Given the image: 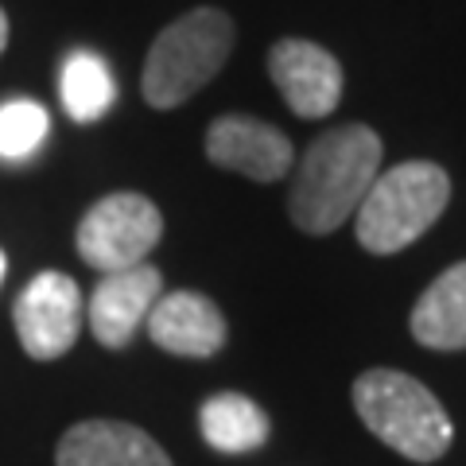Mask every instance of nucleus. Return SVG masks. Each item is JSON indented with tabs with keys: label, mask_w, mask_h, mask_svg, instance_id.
<instances>
[{
	"label": "nucleus",
	"mask_w": 466,
	"mask_h": 466,
	"mask_svg": "<svg viewBox=\"0 0 466 466\" xmlns=\"http://www.w3.org/2000/svg\"><path fill=\"white\" fill-rule=\"evenodd\" d=\"M385 144L370 125H339L311 140L296 167L288 218L303 233H334L358 214L361 198L381 175Z\"/></svg>",
	"instance_id": "f257e3e1"
},
{
	"label": "nucleus",
	"mask_w": 466,
	"mask_h": 466,
	"mask_svg": "<svg viewBox=\"0 0 466 466\" xmlns=\"http://www.w3.org/2000/svg\"><path fill=\"white\" fill-rule=\"evenodd\" d=\"M354 412L373 440H381L408 462H435L455 443L443 400L412 373L389 366H373L354 381Z\"/></svg>",
	"instance_id": "f03ea898"
},
{
	"label": "nucleus",
	"mask_w": 466,
	"mask_h": 466,
	"mask_svg": "<svg viewBox=\"0 0 466 466\" xmlns=\"http://www.w3.org/2000/svg\"><path fill=\"white\" fill-rule=\"evenodd\" d=\"M451 202V175L431 159H404L381 171L354 214L358 245L373 257H392L420 241Z\"/></svg>",
	"instance_id": "7ed1b4c3"
},
{
	"label": "nucleus",
	"mask_w": 466,
	"mask_h": 466,
	"mask_svg": "<svg viewBox=\"0 0 466 466\" xmlns=\"http://www.w3.org/2000/svg\"><path fill=\"white\" fill-rule=\"evenodd\" d=\"M233 20L222 8H195L171 20L152 39L140 70V94L152 109H179L226 66L233 51Z\"/></svg>",
	"instance_id": "20e7f679"
},
{
	"label": "nucleus",
	"mask_w": 466,
	"mask_h": 466,
	"mask_svg": "<svg viewBox=\"0 0 466 466\" xmlns=\"http://www.w3.org/2000/svg\"><path fill=\"white\" fill-rule=\"evenodd\" d=\"M159 238H164V214L156 202L137 191H113L82 214L75 245L86 265L106 276L144 265Z\"/></svg>",
	"instance_id": "39448f33"
},
{
	"label": "nucleus",
	"mask_w": 466,
	"mask_h": 466,
	"mask_svg": "<svg viewBox=\"0 0 466 466\" xmlns=\"http://www.w3.org/2000/svg\"><path fill=\"white\" fill-rule=\"evenodd\" d=\"M86 303L82 288L66 272H39L27 280V288L12 303V323L27 358L55 361L66 350H75L82 334Z\"/></svg>",
	"instance_id": "423d86ee"
},
{
	"label": "nucleus",
	"mask_w": 466,
	"mask_h": 466,
	"mask_svg": "<svg viewBox=\"0 0 466 466\" xmlns=\"http://www.w3.org/2000/svg\"><path fill=\"white\" fill-rule=\"evenodd\" d=\"M268 78L276 82L284 106L303 116L319 121L330 116L342 101V63L327 47L311 39H280L268 51Z\"/></svg>",
	"instance_id": "0eeeda50"
},
{
	"label": "nucleus",
	"mask_w": 466,
	"mask_h": 466,
	"mask_svg": "<svg viewBox=\"0 0 466 466\" xmlns=\"http://www.w3.org/2000/svg\"><path fill=\"white\" fill-rule=\"evenodd\" d=\"M207 159L253 183H276L296 164V148L276 125L245 113H226L207 128Z\"/></svg>",
	"instance_id": "6e6552de"
},
{
	"label": "nucleus",
	"mask_w": 466,
	"mask_h": 466,
	"mask_svg": "<svg viewBox=\"0 0 466 466\" xmlns=\"http://www.w3.org/2000/svg\"><path fill=\"white\" fill-rule=\"evenodd\" d=\"M159 296H164V272L148 260L125 272H106L90 296V308H86L94 339L109 350L128 346L133 334L148 323Z\"/></svg>",
	"instance_id": "1a4fd4ad"
},
{
	"label": "nucleus",
	"mask_w": 466,
	"mask_h": 466,
	"mask_svg": "<svg viewBox=\"0 0 466 466\" xmlns=\"http://www.w3.org/2000/svg\"><path fill=\"white\" fill-rule=\"evenodd\" d=\"M148 339L175 358H214L226 346L229 327L222 308L202 291H167L148 315Z\"/></svg>",
	"instance_id": "9d476101"
},
{
	"label": "nucleus",
	"mask_w": 466,
	"mask_h": 466,
	"mask_svg": "<svg viewBox=\"0 0 466 466\" xmlns=\"http://www.w3.org/2000/svg\"><path fill=\"white\" fill-rule=\"evenodd\" d=\"M55 466H171L148 431L121 420H82L55 447Z\"/></svg>",
	"instance_id": "9b49d317"
},
{
	"label": "nucleus",
	"mask_w": 466,
	"mask_h": 466,
	"mask_svg": "<svg viewBox=\"0 0 466 466\" xmlns=\"http://www.w3.org/2000/svg\"><path fill=\"white\" fill-rule=\"evenodd\" d=\"M408 330L424 350H466V260L451 265L424 288L408 315Z\"/></svg>",
	"instance_id": "f8f14e48"
},
{
	"label": "nucleus",
	"mask_w": 466,
	"mask_h": 466,
	"mask_svg": "<svg viewBox=\"0 0 466 466\" xmlns=\"http://www.w3.org/2000/svg\"><path fill=\"white\" fill-rule=\"evenodd\" d=\"M202 440L222 455H253L268 443V416L253 397L245 392H214L198 408Z\"/></svg>",
	"instance_id": "ddd939ff"
},
{
	"label": "nucleus",
	"mask_w": 466,
	"mask_h": 466,
	"mask_svg": "<svg viewBox=\"0 0 466 466\" xmlns=\"http://www.w3.org/2000/svg\"><path fill=\"white\" fill-rule=\"evenodd\" d=\"M58 94H63V109L70 113V121L90 125L97 116H106L113 97H116V86H113L106 58H97L90 51H75L63 63Z\"/></svg>",
	"instance_id": "4468645a"
},
{
	"label": "nucleus",
	"mask_w": 466,
	"mask_h": 466,
	"mask_svg": "<svg viewBox=\"0 0 466 466\" xmlns=\"http://www.w3.org/2000/svg\"><path fill=\"white\" fill-rule=\"evenodd\" d=\"M47 109L32 97H12L0 106V159H27L47 140Z\"/></svg>",
	"instance_id": "2eb2a0df"
},
{
	"label": "nucleus",
	"mask_w": 466,
	"mask_h": 466,
	"mask_svg": "<svg viewBox=\"0 0 466 466\" xmlns=\"http://www.w3.org/2000/svg\"><path fill=\"white\" fill-rule=\"evenodd\" d=\"M8 47V16H5V8H0V55H5Z\"/></svg>",
	"instance_id": "dca6fc26"
},
{
	"label": "nucleus",
	"mask_w": 466,
	"mask_h": 466,
	"mask_svg": "<svg viewBox=\"0 0 466 466\" xmlns=\"http://www.w3.org/2000/svg\"><path fill=\"white\" fill-rule=\"evenodd\" d=\"M5 272H8V257H5V249H0V284H5Z\"/></svg>",
	"instance_id": "f3484780"
}]
</instances>
